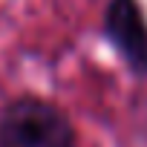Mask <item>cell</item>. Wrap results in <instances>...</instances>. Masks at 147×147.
<instances>
[{
    "mask_svg": "<svg viewBox=\"0 0 147 147\" xmlns=\"http://www.w3.org/2000/svg\"><path fill=\"white\" fill-rule=\"evenodd\" d=\"M0 147H75V130L55 104L18 98L0 113Z\"/></svg>",
    "mask_w": 147,
    "mask_h": 147,
    "instance_id": "1",
    "label": "cell"
},
{
    "mask_svg": "<svg viewBox=\"0 0 147 147\" xmlns=\"http://www.w3.org/2000/svg\"><path fill=\"white\" fill-rule=\"evenodd\" d=\"M104 35L136 75H147V20L138 0H110Z\"/></svg>",
    "mask_w": 147,
    "mask_h": 147,
    "instance_id": "2",
    "label": "cell"
}]
</instances>
